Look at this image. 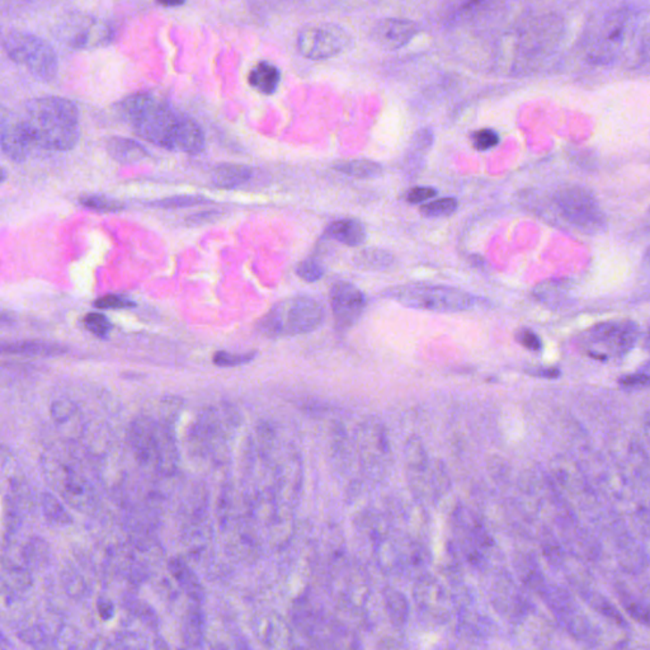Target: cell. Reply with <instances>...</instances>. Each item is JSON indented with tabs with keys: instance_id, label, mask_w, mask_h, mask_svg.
Here are the masks:
<instances>
[{
	"instance_id": "6da1fadb",
	"label": "cell",
	"mask_w": 650,
	"mask_h": 650,
	"mask_svg": "<svg viewBox=\"0 0 650 650\" xmlns=\"http://www.w3.org/2000/svg\"><path fill=\"white\" fill-rule=\"evenodd\" d=\"M20 117L33 146L66 152L79 141V110L71 99L55 96L31 99Z\"/></svg>"
},
{
	"instance_id": "7a4b0ae2",
	"label": "cell",
	"mask_w": 650,
	"mask_h": 650,
	"mask_svg": "<svg viewBox=\"0 0 650 650\" xmlns=\"http://www.w3.org/2000/svg\"><path fill=\"white\" fill-rule=\"evenodd\" d=\"M119 112L138 138L156 146L179 152L180 128L185 113L177 112L170 104L150 93L129 96L120 104Z\"/></svg>"
},
{
	"instance_id": "3957f363",
	"label": "cell",
	"mask_w": 650,
	"mask_h": 650,
	"mask_svg": "<svg viewBox=\"0 0 650 650\" xmlns=\"http://www.w3.org/2000/svg\"><path fill=\"white\" fill-rule=\"evenodd\" d=\"M324 321V308L310 296H297L281 301L261 319L260 330L264 336L288 337L312 332Z\"/></svg>"
},
{
	"instance_id": "277c9868",
	"label": "cell",
	"mask_w": 650,
	"mask_h": 650,
	"mask_svg": "<svg viewBox=\"0 0 650 650\" xmlns=\"http://www.w3.org/2000/svg\"><path fill=\"white\" fill-rule=\"evenodd\" d=\"M376 564L390 576H412L424 573L429 554L418 538L393 532L374 541Z\"/></svg>"
},
{
	"instance_id": "5b68a950",
	"label": "cell",
	"mask_w": 650,
	"mask_h": 650,
	"mask_svg": "<svg viewBox=\"0 0 650 650\" xmlns=\"http://www.w3.org/2000/svg\"><path fill=\"white\" fill-rule=\"evenodd\" d=\"M294 625L317 648H357V639L341 622L323 611L315 609L305 600L296 602L293 610Z\"/></svg>"
},
{
	"instance_id": "8992f818",
	"label": "cell",
	"mask_w": 650,
	"mask_h": 650,
	"mask_svg": "<svg viewBox=\"0 0 650 650\" xmlns=\"http://www.w3.org/2000/svg\"><path fill=\"white\" fill-rule=\"evenodd\" d=\"M3 49L17 64L25 66L38 79L51 81L59 71V59L49 42L23 31H9L3 38Z\"/></svg>"
},
{
	"instance_id": "52a82bcc",
	"label": "cell",
	"mask_w": 650,
	"mask_h": 650,
	"mask_svg": "<svg viewBox=\"0 0 650 650\" xmlns=\"http://www.w3.org/2000/svg\"><path fill=\"white\" fill-rule=\"evenodd\" d=\"M354 442L362 474L367 479L380 481L389 471L393 460L387 427L375 418L363 421L354 433Z\"/></svg>"
},
{
	"instance_id": "ba28073f",
	"label": "cell",
	"mask_w": 650,
	"mask_h": 650,
	"mask_svg": "<svg viewBox=\"0 0 650 650\" xmlns=\"http://www.w3.org/2000/svg\"><path fill=\"white\" fill-rule=\"evenodd\" d=\"M556 206L578 229L588 234H598L606 228V218L600 204L588 188L569 185L554 195Z\"/></svg>"
},
{
	"instance_id": "9c48e42d",
	"label": "cell",
	"mask_w": 650,
	"mask_h": 650,
	"mask_svg": "<svg viewBox=\"0 0 650 650\" xmlns=\"http://www.w3.org/2000/svg\"><path fill=\"white\" fill-rule=\"evenodd\" d=\"M396 300L408 308L436 312H456L471 309L474 297L465 291L447 286L420 285L403 288Z\"/></svg>"
},
{
	"instance_id": "30bf717a",
	"label": "cell",
	"mask_w": 650,
	"mask_h": 650,
	"mask_svg": "<svg viewBox=\"0 0 650 650\" xmlns=\"http://www.w3.org/2000/svg\"><path fill=\"white\" fill-rule=\"evenodd\" d=\"M354 38L345 27L336 23H321L301 29L297 36V50L305 59H332L350 50Z\"/></svg>"
},
{
	"instance_id": "8fae6325",
	"label": "cell",
	"mask_w": 650,
	"mask_h": 650,
	"mask_svg": "<svg viewBox=\"0 0 650 650\" xmlns=\"http://www.w3.org/2000/svg\"><path fill=\"white\" fill-rule=\"evenodd\" d=\"M330 579L334 598L342 610L361 616L365 612L370 598V580L366 571L358 565L341 561L334 562Z\"/></svg>"
},
{
	"instance_id": "7c38bea8",
	"label": "cell",
	"mask_w": 650,
	"mask_h": 650,
	"mask_svg": "<svg viewBox=\"0 0 650 650\" xmlns=\"http://www.w3.org/2000/svg\"><path fill=\"white\" fill-rule=\"evenodd\" d=\"M406 480L417 498L438 499L441 462H432L421 438H411L404 447Z\"/></svg>"
},
{
	"instance_id": "4fadbf2b",
	"label": "cell",
	"mask_w": 650,
	"mask_h": 650,
	"mask_svg": "<svg viewBox=\"0 0 650 650\" xmlns=\"http://www.w3.org/2000/svg\"><path fill=\"white\" fill-rule=\"evenodd\" d=\"M630 22V13L626 11L612 12L604 17L589 36V59L597 62H610L616 59L624 47Z\"/></svg>"
},
{
	"instance_id": "5bb4252c",
	"label": "cell",
	"mask_w": 650,
	"mask_h": 650,
	"mask_svg": "<svg viewBox=\"0 0 650 650\" xmlns=\"http://www.w3.org/2000/svg\"><path fill=\"white\" fill-rule=\"evenodd\" d=\"M415 606L424 618L445 624L453 618L455 601L438 578L424 573L415 578L413 587Z\"/></svg>"
},
{
	"instance_id": "9a60e30c",
	"label": "cell",
	"mask_w": 650,
	"mask_h": 650,
	"mask_svg": "<svg viewBox=\"0 0 650 650\" xmlns=\"http://www.w3.org/2000/svg\"><path fill=\"white\" fill-rule=\"evenodd\" d=\"M47 477L59 496L75 510H86L95 504L92 487L71 466L59 462L50 463L47 466Z\"/></svg>"
},
{
	"instance_id": "2e32d148",
	"label": "cell",
	"mask_w": 650,
	"mask_h": 650,
	"mask_svg": "<svg viewBox=\"0 0 650 650\" xmlns=\"http://www.w3.org/2000/svg\"><path fill=\"white\" fill-rule=\"evenodd\" d=\"M60 38L73 49L84 50L102 46L110 42V27L92 17L71 16L60 26Z\"/></svg>"
},
{
	"instance_id": "e0dca14e",
	"label": "cell",
	"mask_w": 650,
	"mask_h": 650,
	"mask_svg": "<svg viewBox=\"0 0 650 650\" xmlns=\"http://www.w3.org/2000/svg\"><path fill=\"white\" fill-rule=\"evenodd\" d=\"M640 329L631 321H609L596 324L588 330L589 339L604 346L613 354H625L634 347L639 338Z\"/></svg>"
},
{
	"instance_id": "ac0fdd59",
	"label": "cell",
	"mask_w": 650,
	"mask_h": 650,
	"mask_svg": "<svg viewBox=\"0 0 650 650\" xmlns=\"http://www.w3.org/2000/svg\"><path fill=\"white\" fill-rule=\"evenodd\" d=\"M330 304L336 323L347 329L356 323L366 306V297L360 288L350 282H337L330 290Z\"/></svg>"
},
{
	"instance_id": "d6986e66",
	"label": "cell",
	"mask_w": 650,
	"mask_h": 650,
	"mask_svg": "<svg viewBox=\"0 0 650 650\" xmlns=\"http://www.w3.org/2000/svg\"><path fill=\"white\" fill-rule=\"evenodd\" d=\"M418 33L417 23L405 18H387L379 21L371 29L372 41L380 49L396 51L406 46Z\"/></svg>"
},
{
	"instance_id": "ffe728a7",
	"label": "cell",
	"mask_w": 650,
	"mask_h": 650,
	"mask_svg": "<svg viewBox=\"0 0 650 650\" xmlns=\"http://www.w3.org/2000/svg\"><path fill=\"white\" fill-rule=\"evenodd\" d=\"M0 144H2L3 154L8 156L11 161L17 162L26 161L33 144L27 134L20 114L7 112V111L3 112Z\"/></svg>"
},
{
	"instance_id": "44dd1931",
	"label": "cell",
	"mask_w": 650,
	"mask_h": 650,
	"mask_svg": "<svg viewBox=\"0 0 650 650\" xmlns=\"http://www.w3.org/2000/svg\"><path fill=\"white\" fill-rule=\"evenodd\" d=\"M159 424L147 417H138L131 423L129 442L135 459L141 465H150L156 460Z\"/></svg>"
},
{
	"instance_id": "7402d4cb",
	"label": "cell",
	"mask_w": 650,
	"mask_h": 650,
	"mask_svg": "<svg viewBox=\"0 0 650 650\" xmlns=\"http://www.w3.org/2000/svg\"><path fill=\"white\" fill-rule=\"evenodd\" d=\"M254 630L260 642L267 648H293L294 635L290 625L277 613H263L254 621Z\"/></svg>"
},
{
	"instance_id": "603a6c76",
	"label": "cell",
	"mask_w": 650,
	"mask_h": 650,
	"mask_svg": "<svg viewBox=\"0 0 650 650\" xmlns=\"http://www.w3.org/2000/svg\"><path fill=\"white\" fill-rule=\"evenodd\" d=\"M301 483H303V465L299 457L291 456L279 469V495L282 496V504L293 507L299 498Z\"/></svg>"
},
{
	"instance_id": "cb8c5ba5",
	"label": "cell",
	"mask_w": 650,
	"mask_h": 650,
	"mask_svg": "<svg viewBox=\"0 0 650 650\" xmlns=\"http://www.w3.org/2000/svg\"><path fill=\"white\" fill-rule=\"evenodd\" d=\"M179 455L176 441L168 427L159 424L158 446H156V471L164 475H171L179 468Z\"/></svg>"
},
{
	"instance_id": "d4e9b609",
	"label": "cell",
	"mask_w": 650,
	"mask_h": 650,
	"mask_svg": "<svg viewBox=\"0 0 650 650\" xmlns=\"http://www.w3.org/2000/svg\"><path fill=\"white\" fill-rule=\"evenodd\" d=\"M106 149L111 158L120 164H138L149 158L146 147L128 138H108Z\"/></svg>"
},
{
	"instance_id": "484cf974",
	"label": "cell",
	"mask_w": 650,
	"mask_h": 650,
	"mask_svg": "<svg viewBox=\"0 0 650 650\" xmlns=\"http://www.w3.org/2000/svg\"><path fill=\"white\" fill-rule=\"evenodd\" d=\"M171 576L186 595L195 602L204 600V586L191 567L180 558H173L168 564Z\"/></svg>"
},
{
	"instance_id": "4316f807",
	"label": "cell",
	"mask_w": 650,
	"mask_h": 650,
	"mask_svg": "<svg viewBox=\"0 0 650 650\" xmlns=\"http://www.w3.org/2000/svg\"><path fill=\"white\" fill-rule=\"evenodd\" d=\"M206 630V616L201 609L200 602L189 604L185 620H183L182 637L183 642L188 648H198L204 639Z\"/></svg>"
},
{
	"instance_id": "83f0119b",
	"label": "cell",
	"mask_w": 650,
	"mask_h": 650,
	"mask_svg": "<svg viewBox=\"0 0 650 650\" xmlns=\"http://www.w3.org/2000/svg\"><path fill=\"white\" fill-rule=\"evenodd\" d=\"M382 604L391 624L396 628H404L411 615V604L405 595L394 587H385L382 591Z\"/></svg>"
},
{
	"instance_id": "f1b7e54d",
	"label": "cell",
	"mask_w": 650,
	"mask_h": 650,
	"mask_svg": "<svg viewBox=\"0 0 650 650\" xmlns=\"http://www.w3.org/2000/svg\"><path fill=\"white\" fill-rule=\"evenodd\" d=\"M253 171L246 165L224 162L212 171V183L220 188H237L252 179Z\"/></svg>"
},
{
	"instance_id": "f546056e",
	"label": "cell",
	"mask_w": 650,
	"mask_h": 650,
	"mask_svg": "<svg viewBox=\"0 0 650 650\" xmlns=\"http://www.w3.org/2000/svg\"><path fill=\"white\" fill-rule=\"evenodd\" d=\"M327 234L337 242L348 246H358L365 243L366 229L362 222L354 219L334 221L327 228Z\"/></svg>"
},
{
	"instance_id": "4dcf8cb0",
	"label": "cell",
	"mask_w": 650,
	"mask_h": 650,
	"mask_svg": "<svg viewBox=\"0 0 650 650\" xmlns=\"http://www.w3.org/2000/svg\"><path fill=\"white\" fill-rule=\"evenodd\" d=\"M249 84L263 95H273L281 81V73L275 64L270 62H258L248 77Z\"/></svg>"
},
{
	"instance_id": "1f68e13d",
	"label": "cell",
	"mask_w": 650,
	"mask_h": 650,
	"mask_svg": "<svg viewBox=\"0 0 650 650\" xmlns=\"http://www.w3.org/2000/svg\"><path fill=\"white\" fill-rule=\"evenodd\" d=\"M3 352L20 356L54 357L65 354L66 348L57 343L27 341L8 343V345L4 343Z\"/></svg>"
},
{
	"instance_id": "d6a6232c",
	"label": "cell",
	"mask_w": 650,
	"mask_h": 650,
	"mask_svg": "<svg viewBox=\"0 0 650 650\" xmlns=\"http://www.w3.org/2000/svg\"><path fill=\"white\" fill-rule=\"evenodd\" d=\"M41 510L45 519L51 525L66 526L73 523V517L66 510L64 504L60 502L53 493L44 492L41 495Z\"/></svg>"
},
{
	"instance_id": "836d02e7",
	"label": "cell",
	"mask_w": 650,
	"mask_h": 650,
	"mask_svg": "<svg viewBox=\"0 0 650 650\" xmlns=\"http://www.w3.org/2000/svg\"><path fill=\"white\" fill-rule=\"evenodd\" d=\"M23 562L29 569H40L49 564L51 549L42 538H32L27 541L22 550Z\"/></svg>"
},
{
	"instance_id": "e575fe53",
	"label": "cell",
	"mask_w": 650,
	"mask_h": 650,
	"mask_svg": "<svg viewBox=\"0 0 650 650\" xmlns=\"http://www.w3.org/2000/svg\"><path fill=\"white\" fill-rule=\"evenodd\" d=\"M32 586V577L29 569L12 565L3 568L2 587L4 591H26Z\"/></svg>"
},
{
	"instance_id": "d590c367",
	"label": "cell",
	"mask_w": 650,
	"mask_h": 650,
	"mask_svg": "<svg viewBox=\"0 0 650 650\" xmlns=\"http://www.w3.org/2000/svg\"><path fill=\"white\" fill-rule=\"evenodd\" d=\"M433 135L429 130H421L415 135L412 141L411 154L408 155V170L412 171L421 170L424 154L431 149Z\"/></svg>"
},
{
	"instance_id": "8d00e7d4",
	"label": "cell",
	"mask_w": 650,
	"mask_h": 650,
	"mask_svg": "<svg viewBox=\"0 0 650 650\" xmlns=\"http://www.w3.org/2000/svg\"><path fill=\"white\" fill-rule=\"evenodd\" d=\"M336 170L354 179H374L380 176L382 167L371 161H352L336 165Z\"/></svg>"
},
{
	"instance_id": "74e56055",
	"label": "cell",
	"mask_w": 650,
	"mask_h": 650,
	"mask_svg": "<svg viewBox=\"0 0 650 650\" xmlns=\"http://www.w3.org/2000/svg\"><path fill=\"white\" fill-rule=\"evenodd\" d=\"M81 206L102 213L119 212L125 210V204L104 195H84L79 198Z\"/></svg>"
},
{
	"instance_id": "f35d334b",
	"label": "cell",
	"mask_w": 650,
	"mask_h": 650,
	"mask_svg": "<svg viewBox=\"0 0 650 650\" xmlns=\"http://www.w3.org/2000/svg\"><path fill=\"white\" fill-rule=\"evenodd\" d=\"M564 286L558 281L541 282L534 288V296L547 306H559L564 301Z\"/></svg>"
},
{
	"instance_id": "ab89813d",
	"label": "cell",
	"mask_w": 650,
	"mask_h": 650,
	"mask_svg": "<svg viewBox=\"0 0 650 650\" xmlns=\"http://www.w3.org/2000/svg\"><path fill=\"white\" fill-rule=\"evenodd\" d=\"M457 201L454 197L439 198L431 203L422 204L421 213L427 218H444L456 212Z\"/></svg>"
},
{
	"instance_id": "60d3db41",
	"label": "cell",
	"mask_w": 650,
	"mask_h": 650,
	"mask_svg": "<svg viewBox=\"0 0 650 650\" xmlns=\"http://www.w3.org/2000/svg\"><path fill=\"white\" fill-rule=\"evenodd\" d=\"M83 324L88 332L92 333L93 336L98 337V338H107L108 334L112 330V324L101 312H89L83 319Z\"/></svg>"
},
{
	"instance_id": "b9f144b4",
	"label": "cell",
	"mask_w": 650,
	"mask_h": 650,
	"mask_svg": "<svg viewBox=\"0 0 650 650\" xmlns=\"http://www.w3.org/2000/svg\"><path fill=\"white\" fill-rule=\"evenodd\" d=\"M209 201L200 196H177V197L164 198V200L154 201L152 206L161 209H179V207L197 206V204H207Z\"/></svg>"
},
{
	"instance_id": "7bdbcfd3",
	"label": "cell",
	"mask_w": 650,
	"mask_h": 650,
	"mask_svg": "<svg viewBox=\"0 0 650 650\" xmlns=\"http://www.w3.org/2000/svg\"><path fill=\"white\" fill-rule=\"evenodd\" d=\"M78 412V406L69 399H59L51 404L50 413L54 422L62 424L71 421Z\"/></svg>"
},
{
	"instance_id": "ee69618b",
	"label": "cell",
	"mask_w": 650,
	"mask_h": 650,
	"mask_svg": "<svg viewBox=\"0 0 650 650\" xmlns=\"http://www.w3.org/2000/svg\"><path fill=\"white\" fill-rule=\"evenodd\" d=\"M255 356H257L255 352H248V354H229L227 351H219L213 354L212 360L216 366L234 367L251 362Z\"/></svg>"
},
{
	"instance_id": "f6af8a7d",
	"label": "cell",
	"mask_w": 650,
	"mask_h": 650,
	"mask_svg": "<svg viewBox=\"0 0 650 650\" xmlns=\"http://www.w3.org/2000/svg\"><path fill=\"white\" fill-rule=\"evenodd\" d=\"M357 261L360 266L369 267V269H384L391 263V255L384 251L371 249V251L361 253Z\"/></svg>"
},
{
	"instance_id": "bcb514c9",
	"label": "cell",
	"mask_w": 650,
	"mask_h": 650,
	"mask_svg": "<svg viewBox=\"0 0 650 650\" xmlns=\"http://www.w3.org/2000/svg\"><path fill=\"white\" fill-rule=\"evenodd\" d=\"M471 140L475 149L486 152V150L498 146L499 135L492 129H481L472 134Z\"/></svg>"
},
{
	"instance_id": "7dc6e473",
	"label": "cell",
	"mask_w": 650,
	"mask_h": 650,
	"mask_svg": "<svg viewBox=\"0 0 650 650\" xmlns=\"http://www.w3.org/2000/svg\"><path fill=\"white\" fill-rule=\"evenodd\" d=\"M96 308L99 310H119L134 308L135 303L123 295H106V296L99 297L95 303Z\"/></svg>"
},
{
	"instance_id": "c3c4849f",
	"label": "cell",
	"mask_w": 650,
	"mask_h": 650,
	"mask_svg": "<svg viewBox=\"0 0 650 650\" xmlns=\"http://www.w3.org/2000/svg\"><path fill=\"white\" fill-rule=\"evenodd\" d=\"M297 276L308 282H317L324 275V269L317 261L309 258L301 262L296 269Z\"/></svg>"
},
{
	"instance_id": "681fc988",
	"label": "cell",
	"mask_w": 650,
	"mask_h": 650,
	"mask_svg": "<svg viewBox=\"0 0 650 650\" xmlns=\"http://www.w3.org/2000/svg\"><path fill=\"white\" fill-rule=\"evenodd\" d=\"M516 341L532 352H538L543 348V342H541L540 337L534 330L529 329V328H522V329H520L516 333Z\"/></svg>"
},
{
	"instance_id": "f907efd6",
	"label": "cell",
	"mask_w": 650,
	"mask_h": 650,
	"mask_svg": "<svg viewBox=\"0 0 650 650\" xmlns=\"http://www.w3.org/2000/svg\"><path fill=\"white\" fill-rule=\"evenodd\" d=\"M438 189L433 188H414L406 194V201L409 204H422L435 198Z\"/></svg>"
},
{
	"instance_id": "816d5d0a",
	"label": "cell",
	"mask_w": 650,
	"mask_h": 650,
	"mask_svg": "<svg viewBox=\"0 0 650 650\" xmlns=\"http://www.w3.org/2000/svg\"><path fill=\"white\" fill-rule=\"evenodd\" d=\"M619 384L625 388H648L650 387V375L633 374L622 376Z\"/></svg>"
},
{
	"instance_id": "f5cc1de1",
	"label": "cell",
	"mask_w": 650,
	"mask_h": 650,
	"mask_svg": "<svg viewBox=\"0 0 650 650\" xmlns=\"http://www.w3.org/2000/svg\"><path fill=\"white\" fill-rule=\"evenodd\" d=\"M626 609L638 621H642L644 624L650 626V609L648 607H644L639 604H626Z\"/></svg>"
},
{
	"instance_id": "db71d44e",
	"label": "cell",
	"mask_w": 650,
	"mask_h": 650,
	"mask_svg": "<svg viewBox=\"0 0 650 650\" xmlns=\"http://www.w3.org/2000/svg\"><path fill=\"white\" fill-rule=\"evenodd\" d=\"M97 610L99 616H101L104 621H108L113 618L114 606L112 602L106 600V598H99L97 602Z\"/></svg>"
},
{
	"instance_id": "11a10c76",
	"label": "cell",
	"mask_w": 650,
	"mask_h": 650,
	"mask_svg": "<svg viewBox=\"0 0 650 650\" xmlns=\"http://www.w3.org/2000/svg\"><path fill=\"white\" fill-rule=\"evenodd\" d=\"M537 375L540 376V378L555 379L561 375V371L556 369H543L538 370Z\"/></svg>"
},
{
	"instance_id": "9f6ffc18",
	"label": "cell",
	"mask_w": 650,
	"mask_h": 650,
	"mask_svg": "<svg viewBox=\"0 0 650 650\" xmlns=\"http://www.w3.org/2000/svg\"><path fill=\"white\" fill-rule=\"evenodd\" d=\"M155 2L158 3L159 5H162V7L177 8L185 4L186 0H155Z\"/></svg>"
},
{
	"instance_id": "6f0895ef",
	"label": "cell",
	"mask_w": 650,
	"mask_h": 650,
	"mask_svg": "<svg viewBox=\"0 0 650 650\" xmlns=\"http://www.w3.org/2000/svg\"><path fill=\"white\" fill-rule=\"evenodd\" d=\"M644 258H646V263L650 264V246L648 249H646V255H644Z\"/></svg>"
},
{
	"instance_id": "680465c9",
	"label": "cell",
	"mask_w": 650,
	"mask_h": 650,
	"mask_svg": "<svg viewBox=\"0 0 650 650\" xmlns=\"http://www.w3.org/2000/svg\"><path fill=\"white\" fill-rule=\"evenodd\" d=\"M646 345H648L650 348V325L648 328V332H646Z\"/></svg>"
}]
</instances>
